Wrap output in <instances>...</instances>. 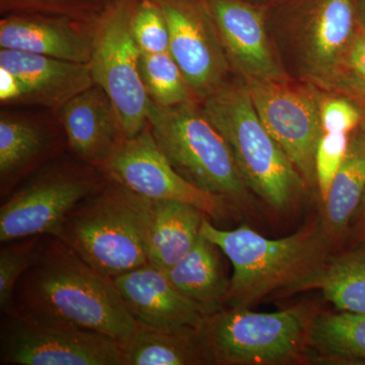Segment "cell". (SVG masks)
Masks as SVG:
<instances>
[{
  "instance_id": "obj_4",
  "label": "cell",
  "mask_w": 365,
  "mask_h": 365,
  "mask_svg": "<svg viewBox=\"0 0 365 365\" xmlns=\"http://www.w3.org/2000/svg\"><path fill=\"white\" fill-rule=\"evenodd\" d=\"M202 107L230 145L248 189L275 210L292 207L306 182L261 121L246 85L225 83Z\"/></svg>"
},
{
  "instance_id": "obj_18",
  "label": "cell",
  "mask_w": 365,
  "mask_h": 365,
  "mask_svg": "<svg viewBox=\"0 0 365 365\" xmlns=\"http://www.w3.org/2000/svg\"><path fill=\"white\" fill-rule=\"evenodd\" d=\"M0 66L21 79L26 88V104L60 110L72 98L95 86L88 63L1 49Z\"/></svg>"
},
{
  "instance_id": "obj_34",
  "label": "cell",
  "mask_w": 365,
  "mask_h": 365,
  "mask_svg": "<svg viewBox=\"0 0 365 365\" xmlns=\"http://www.w3.org/2000/svg\"><path fill=\"white\" fill-rule=\"evenodd\" d=\"M332 88L338 90L341 88L343 91H355L359 95V98L364 103L365 107V86L359 85V83H355V81H350L348 78H341L335 85L333 86ZM362 130L365 132V122L362 125Z\"/></svg>"
},
{
  "instance_id": "obj_23",
  "label": "cell",
  "mask_w": 365,
  "mask_h": 365,
  "mask_svg": "<svg viewBox=\"0 0 365 365\" xmlns=\"http://www.w3.org/2000/svg\"><path fill=\"white\" fill-rule=\"evenodd\" d=\"M127 365H193L212 361L201 331L169 333L139 328L125 345Z\"/></svg>"
},
{
  "instance_id": "obj_22",
  "label": "cell",
  "mask_w": 365,
  "mask_h": 365,
  "mask_svg": "<svg viewBox=\"0 0 365 365\" xmlns=\"http://www.w3.org/2000/svg\"><path fill=\"white\" fill-rule=\"evenodd\" d=\"M365 191V132L350 137L344 162L341 165L325 202L323 227L327 237L338 239L353 217Z\"/></svg>"
},
{
  "instance_id": "obj_31",
  "label": "cell",
  "mask_w": 365,
  "mask_h": 365,
  "mask_svg": "<svg viewBox=\"0 0 365 365\" xmlns=\"http://www.w3.org/2000/svg\"><path fill=\"white\" fill-rule=\"evenodd\" d=\"M319 116L323 132L348 133L362 122L359 106L346 98L319 95Z\"/></svg>"
},
{
  "instance_id": "obj_13",
  "label": "cell",
  "mask_w": 365,
  "mask_h": 365,
  "mask_svg": "<svg viewBox=\"0 0 365 365\" xmlns=\"http://www.w3.org/2000/svg\"><path fill=\"white\" fill-rule=\"evenodd\" d=\"M167 18L169 52L190 91L202 101L227 83L230 66L206 0H158Z\"/></svg>"
},
{
  "instance_id": "obj_32",
  "label": "cell",
  "mask_w": 365,
  "mask_h": 365,
  "mask_svg": "<svg viewBox=\"0 0 365 365\" xmlns=\"http://www.w3.org/2000/svg\"><path fill=\"white\" fill-rule=\"evenodd\" d=\"M342 78L356 79L365 83V31L361 30L359 35H355L350 44L343 63L342 73L338 79Z\"/></svg>"
},
{
  "instance_id": "obj_10",
  "label": "cell",
  "mask_w": 365,
  "mask_h": 365,
  "mask_svg": "<svg viewBox=\"0 0 365 365\" xmlns=\"http://www.w3.org/2000/svg\"><path fill=\"white\" fill-rule=\"evenodd\" d=\"M261 121L307 186L317 184L316 153L323 135L319 93L289 81L245 83Z\"/></svg>"
},
{
  "instance_id": "obj_25",
  "label": "cell",
  "mask_w": 365,
  "mask_h": 365,
  "mask_svg": "<svg viewBox=\"0 0 365 365\" xmlns=\"http://www.w3.org/2000/svg\"><path fill=\"white\" fill-rule=\"evenodd\" d=\"M44 134L34 124L2 115L0 119V176L2 185L30 167L45 150Z\"/></svg>"
},
{
  "instance_id": "obj_7",
  "label": "cell",
  "mask_w": 365,
  "mask_h": 365,
  "mask_svg": "<svg viewBox=\"0 0 365 365\" xmlns=\"http://www.w3.org/2000/svg\"><path fill=\"white\" fill-rule=\"evenodd\" d=\"M309 325L297 307L277 313L230 307L208 317L201 337L213 364H277L297 359L307 344Z\"/></svg>"
},
{
  "instance_id": "obj_33",
  "label": "cell",
  "mask_w": 365,
  "mask_h": 365,
  "mask_svg": "<svg viewBox=\"0 0 365 365\" xmlns=\"http://www.w3.org/2000/svg\"><path fill=\"white\" fill-rule=\"evenodd\" d=\"M25 86L20 78L6 67L0 66V101L2 104L26 103Z\"/></svg>"
},
{
  "instance_id": "obj_5",
  "label": "cell",
  "mask_w": 365,
  "mask_h": 365,
  "mask_svg": "<svg viewBox=\"0 0 365 365\" xmlns=\"http://www.w3.org/2000/svg\"><path fill=\"white\" fill-rule=\"evenodd\" d=\"M148 128L184 179L230 205L250 206L248 187L232 150L197 101L169 108L150 101Z\"/></svg>"
},
{
  "instance_id": "obj_9",
  "label": "cell",
  "mask_w": 365,
  "mask_h": 365,
  "mask_svg": "<svg viewBox=\"0 0 365 365\" xmlns=\"http://www.w3.org/2000/svg\"><path fill=\"white\" fill-rule=\"evenodd\" d=\"M355 0H294L288 34L302 78L330 90L355 37Z\"/></svg>"
},
{
  "instance_id": "obj_20",
  "label": "cell",
  "mask_w": 365,
  "mask_h": 365,
  "mask_svg": "<svg viewBox=\"0 0 365 365\" xmlns=\"http://www.w3.org/2000/svg\"><path fill=\"white\" fill-rule=\"evenodd\" d=\"M220 252L200 235L191 251L165 272L180 294L203 307L209 316L222 311L230 287Z\"/></svg>"
},
{
  "instance_id": "obj_29",
  "label": "cell",
  "mask_w": 365,
  "mask_h": 365,
  "mask_svg": "<svg viewBox=\"0 0 365 365\" xmlns=\"http://www.w3.org/2000/svg\"><path fill=\"white\" fill-rule=\"evenodd\" d=\"M349 134L340 132H324L316 153V178L322 200L325 203L331 186L341 165L344 162Z\"/></svg>"
},
{
  "instance_id": "obj_30",
  "label": "cell",
  "mask_w": 365,
  "mask_h": 365,
  "mask_svg": "<svg viewBox=\"0 0 365 365\" xmlns=\"http://www.w3.org/2000/svg\"><path fill=\"white\" fill-rule=\"evenodd\" d=\"M104 0H0L1 11L59 14L67 18L88 21L95 19L96 9H103Z\"/></svg>"
},
{
  "instance_id": "obj_15",
  "label": "cell",
  "mask_w": 365,
  "mask_h": 365,
  "mask_svg": "<svg viewBox=\"0 0 365 365\" xmlns=\"http://www.w3.org/2000/svg\"><path fill=\"white\" fill-rule=\"evenodd\" d=\"M139 328L169 333L199 332L209 314L173 287L150 264L113 278Z\"/></svg>"
},
{
  "instance_id": "obj_28",
  "label": "cell",
  "mask_w": 365,
  "mask_h": 365,
  "mask_svg": "<svg viewBox=\"0 0 365 365\" xmlns=\"http://www.w3.org/2000/svg\"><path fill=\"white\" fill-rule=\"evenodd\" d=\"M132 34L141 54L169 52V26L158 0L137 1L132 18Z\"/></svg>"
},
{
  "instance_id": "obj_2",
  "label": "cell",
  "mask_w": 365,
  "mask_h": 365,
  "mask_svg": "<svg viewBox=\"0 0 365 365\" xmlns=\"http://www.w3.org/2000/svg\"><path fill=\"white\" fill-rule=\"evenodd\" d=\"M153 203L107 179L69 211L52 237L114 278L148 264Z\"/></svg>"
},
{
  "instance_id": "obj_17",
  "label": "cell",
  "mask_w": 365,
  "mask_h": 365,
  "mask_svg": "<svg viewBox=\"0 0 365 365\" xmlns=\"http://www.w3.org/2000/svg\"><path fill=\"white\" fill-rule=\"evenodd\" d=\"M59 116L69 148L97 169L125 139L114 106L100 86L72 98L59 110Z\"/></svg>"
},
{
  "instance_id": "obj_11",
  "label": "cell",
  "mask_w": 365,
  "mask_h": 365,
  "mask_svg": "<svg viewBox=\"0 0 365 365\" xmlns=\"http://www.w3.org/2000/svg\"><path fill=\"white\" fill-rule=\"evenodd\" d=\"M107 179L153 201L175 200L202 210L215 220L227 215L230 204L184 179L155 143L150 128L125 138L98 169Z\"/></svg>"
},
{
  "instance_id": "obj_6",
  "label": "cell",
  "mask_w": 365,
  "mask_h": 365,
  "mask_svg": "<svg viewBox=\"0 0 365 365\" xmlns=\"http://www.w3.org/2000/svg\"><path fill=\"white\" fill-rule=\"evenodd\" d=\"M138 0H109L93 20L88 66L114 106L125 138L148 128L150 100L139 72L141 52L132 34Z\"/></svg>"
},
{
  "instance_id": "obj_12",
  "label": "cell",
  "mask_w": 365,
  "mask_h": 365,
  "mask_svg": "<svg viewBox=\"0 0 365 365\" xmlns=\"http://www.w3.org/2000/svg\"><path fill=\"white\" fill-rule=\"evenodd\" d=\"M106 181L73 169L49 170L11 194L0 208L2 244L52 235L74 206Z\"/></svg>"
},
{
  "instance_id": "obj_36",
  "label": "cell",
  "mask_w": 365,
  "mask_h": 365,
  "mask_svg": "<svg viewBox=\"0 0 365 365\" xmlns=\"http://www.w3.org/2000/svg\"><path fill=\"white\" fill-rule=\"evenodd\" d=\"M355 11L357 25L362 31H365V0H355Z\"/></svg>"
},
{
  "instance_id": "obj_1",
  "label": "cell",
  "mask_w": 365,
  "mask_h": 365,
  "mask_svg": "<svg viewBox=\"0 0 365 365\" xmlns=\"http://www.w3.org/2000/svg\"><path fill=\"white\" fill-rule=\"evenodd\" d=\"M14 311L105 334L124 345L139 329L114 279L52 235L41 237L37 260L16 285Z\"/></svg>"
},
{
  "instance_id": "obj_24",
  "label": "cell",
  "mask_w": 365,
  "mask_h": 365,
  "mask_svg": "<svg viewBox=\"0 0 365 365\" xmlns=\"http://www.w3.org/2000/svg\"><path fill=\"white\" fill-rule=\"evenodd\" d=\"M307 344L331 361H365V314H317L309 321Z\"/></svg>"
},
{
  "instance_id": "obj_26",
  "label": "cell",
  "mask_w": 365,
  "mask_h": 365,
  "mask_svg": "<svg viewBox=\"0 0 365 365\" xmlns=\"http://www.w3.org/2000/svg\"><path fill=\"white\" fill-rule=\"evenodd\" d=\"M139 72L148 98L158 107L197 101L170 52L141 54Z\"/></svg>"
},
{
  "instance_id": "obj_16",
  "label": "cell",
  "mask_w": 365,
  "mask_h": 365,
  "mask_svg": "<svg viewBox=\"0 0 365 365\" xmlns=\"http://www.w3.org/2000/svg\"><path fill=\"white\" fill-rule=\"evenodd\" d=\"M93 21L11 16L0 21V48L88 63L93 48Z\"/></svg>"
},
{
  "instance_id": "obj_21",
  "label": "cell",
  "mask_w": 365,
  "mask_h": 365,
  "mask_svg": "<svg viewBox=\"0 0 365 365\" xmlns=\"http://www.w3.org/2000/svg\"><path fill=\"white\" fill-rule=\"evenodd\" d=\"M309 289L321 290L340 312L365 314V250L324 260L285 294Z\"/></svg>"
},
{
  "instance_id": "obj_35",
  "label": "cell",
  "mask_w": 365,
  "mask_h": 365,
  "mask_svg": "<svg viewBox=\"0 0 365 365\" xmlns=\"http://www.w3.org/2000/svg\"><path fill=\"white\" fill-rule=\"evenodd\" d=\"M352 222L356 223L357 227L365 232V191L364 196H362L361 201L357 209L356 213H355L354 217H353Z\"/></svg>"
},
{
  "instance_id": "obj_3",
  "label": "cell",
  "mask_w": 365,
  "mask_h": 365,
  "mask_svg": "<svg viewBox=\"0 0 365 365\" xmlns=\"http://www.w3.org/2000/svg\"><path fill=\"white\" fill-rule=\"evenodd\" d=\"M201 235L232 263L234 272L225 297L230 307H249L280 288L287 292L326 260L328 237L318 223L272 240L248 225L220 230L206 217Z\"/></svg>"
},
{
  "instance_id": "obj_14",
  "label": "cell",
  "mask_w": 365,
  "mask_h": 365,
  "mask_svg": "<svg viewBox=\"0 0 365 365\" xmlns=\"http://www.w3.org/2000/svg\"><path fill=\"white\" fill-rule=\"evenodd\" d=\"M230 66L245 83L288 81L271 46L265 19L246 0H206Z\"/></svg>"
},
{
  "instance_id": "obj_8",
  "label": "cell",
  "mask_w": 365,
  "mask_h": 365,
  "mask_svg": "<svg viewBox=\"0 0 365 365\" xmlns=\"http://www.w3.org/2000/svg\"><path fill=\"white\" fill-rule=\"evenodd\" d=\"M4 314L1 364L127 365L125 345L105 334L16 311Z\"/></svg>"
},
{
  "instance_id": "obj_37",
  "label": "cell",
  "mask_w": 365,
  "mask_h": 365,
  "mask_svg": "<svg viewBox=\"0 0 365 365\" xmlns=\"http://www.w3.org/2000/svg\"><path fill=\"white\" fill-rule=\"evenodd\" d=\"M348 78V79H350V81H355V83H359V85H361V86H365V83H361V81H356V79H353V78ZM340 79H341V78H340ZM338 81H339V79H338Z\"/></svg>"
},
{
  "instance_id": "obj_19",
  "label": "cell",
  "mask_w": 365,
  "mask_h": 365,
  "mask_svg": "<svg viewBox=\"0 0 365 365\" xmlns=\"http://www.w3.org/2000/svg\"><path fill=\"white\" fill-rule=\"evenodd\" d=\"M206 217L202 210L188 203L153 201L148 232V264L165 272L179 263L198 241Z\"/></svg>"
},
{
  "instance_id": "obj_27",
  "label": "cell",
  "mask_w": 365,
  "mask_h": 365,
  "mask_svg": "<svg viewBox=\"0 0 365 365\" xmlns=\"http://www.w3.org/2000/svg\"><path fill=\"white\" fill-rule=\"evenodd\" d=\"M42 235L6 242L0 251V309L2 314L14 309V292L21 276L39 256Z\"/></svg>"
}]
</instances>
